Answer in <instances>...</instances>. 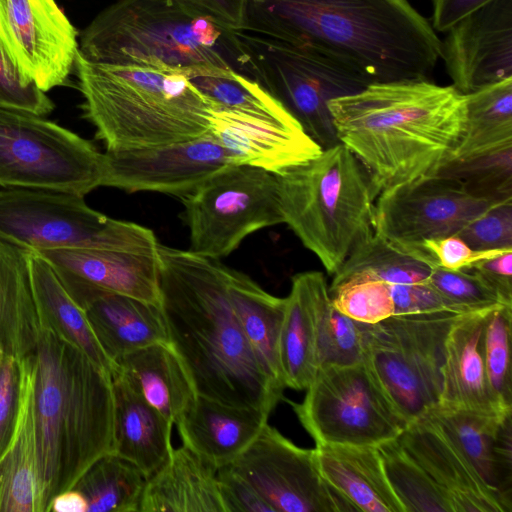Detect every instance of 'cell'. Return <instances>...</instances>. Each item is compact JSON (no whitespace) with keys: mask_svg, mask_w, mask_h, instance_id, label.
I'll return each mask as SVG.
<instances>
[{"mask_svg":"<svg viewBox=\"0 0 512 512\" xmlns=\"http://www.w3.org/2000/svg\"><path fill=\"white\" fill-rule=\"evenodd\" d=\"M225 512H274L254 487L229 466L217 470Z\"/></svg>","mask_w":512,"mask_h":512,"instance_id":"681fc988","label":"cell"},{"mask_svg":"<svg viewBox=\"0 0 512 512\" xmlns=\"http://www.w3.org/2000/svg\"><path fill=\"white\" fill-rule=\"evenodd\" d=\"M24 358L0 355V457L14 436L22 402Z\"/></svg>","mask_w":512,"mask_h":512,"instance_id":"bcb514c9","label":"cell"},{"mask_svg":"<svg viewBox=\"0 0 512 512\" xmlns=\"http://www.w3.org/2000/svg\"><path fill=\"white\" fill-rule=\"evenodd\" d=\"M435 267L424 250L401 248L374 231L353 249L328 288L349 279H375L389 285L424 283Z\"/></svg>","mask_w":512,"mask_h":512,"instance_id":"d590c367","label":"cell"},{"mask_svg":"<svg viewBox=\"0 0 512 512\" xmlns=\"http://www.w3.org/2000/svg\"><path fill=\"white\" fill-rule=\"evenodd\" d=\"M427 282L457 313L480 312L506 305L492 289L466 270L435 267Z\"/></svg>","mask_w":512,"mask_h":512,"instance_id":"ee69618b","label":"cell"},{"mask_svg":"<svg viewBox=\"0 0 512 512\" xmlns=\"http://www.w3.org/2000/svg\"><path fill=\"white\" fill-rule=\"evenodd\" d=\"M83 117L106 151L191 140L210 131L211 102L183 74L87 60L75 67Z\"/></svg>","mask_w":512,"mask_h":512,"instance_id":"8992f818","label":"cell"},{"mask_svg":"<svg viewBox=\"0 0 512 512\" xmlns=\"http://www.w3.org/2000/svg\"><path fill=\"white\" fill-rule=\"evenodd\" d=\"M377 448L389 483L405 512H452L444 495L397 438Z\"/></svg>","mask_w":512,"mask_h":512,"instance_id":"f35d334b","label":"cell"},{"mask_svg":"<svg viewBox=\"0 0 512 512\" xmlns=\"http://www.w3.org/2000/svg\"><path fill=\"white\" fill-rule=\"evenodd\" d=\"M17 427L0 457V512H43L33 415L34 354L24 358Z\"/></svg>","mask_w":512,"mask_h":512,"instance_id":"4dcf8cb0","label":"cell"},{"mask_svg":"<svg viewBox=\"0 0 512 512\" xmlns=\"http://www.w3.org/2000/svg\"><path fill=\"white\" fill-rule=\"evenodd\" d=\"M488 311L463 314L451 327L445 342L437 404L486 414L512 413L499 409L486 377L481 335Z\"/></svg>","mask_w":512,"mask_h":512,"instance_id":"484cf974","label":"cell"},{"mask_svg":"<svg viewBox=\"0 0 512 512\" xmlns=\"http://www.w3.org/2000/svg\"><path fill=\"white\" fill-rule=\"evenodd\" d=\"M316 336L318 369L363 361L361 324L332 305L328 287L318 300Z\"/></svg>","mask_w":512,"mask_h":512,"instance_id":"60d3db41","label":"cell"},{"mask_svg":"<svg viewBox=\"0 0 512 512\" xmlns=\"http://www.w3.org/2000/svg\"><path fill=\"white\" fill-rule=\"evenodd\" d=\"M500 202L476 196L459 179L438 174L380 194L374 231L401 248L423 250L424 241L457 234Z\"/></svg>","mask_w":512,"mask_h":512,"instance_id":"5bb4252c","label":"cell"},{"mask_svg":"<svg viewBox=\"0 0 512 512\" xmlns=\"http://www.w3.org/2000/svg\"><path fill=\"white\" fill-rule=\"evenodd\" d=\"M332 305L347 317L375 324L394 315L390 285L375 279H349L329 289Z\"/></svg>","mask_w":512,"mask_h":512,"instance_id":"7bdbcfd3","label":"cell"},{"mask_svg":"<svg viewBox=\"0 0 512 512\" xmlns=\"http://www.w3.org/2000/svg\"><path fill=\"white\" fill-rule=\"evenodd\" d=\"M0 105L27 110L41 116L54 109V103L46 93L21 76L1 44Z\"/></svg>","mask_w":512,"mask_h":512,"instance_id":"7dc6e473","label":"cell"},{"mask_svg":"<svg viewBox=\"0 0 512 512\" xmlns=\"http://www.w3.org/2000/svg\"><path fill=\"white\" fill-rule=\"evenodd\" d=\"M84 496L75 488L57 494L49 505L48 512H87Z\"/></svg>","mask_w":512,"mask_h":512,"instance_id":"11a10c76","label":"cell"},{"mask_svg":"<svg viewBox=\"0 0 512 512\" xmlns=\"http://www.w3.org/2000/svg\"><path fill=\"white\" fill-rule=\"evenodd\" d=\"M115 364L145 400L174 425L198 395L182 361L169 343L136 349L119 358Z\"/></svg>","mask_w":512,"mask_h":512,"instance_id":"1f68e13d","label":"cell"},{"mask_svg":"<svg viewBox=\"0 0 512 512\" xmlns=\"http://www.w3.org/2000/svg\"><path fill=\"white\" fill-rule=\"evenodd\" d=\"M25 252L41 326L53 330L111 374L116 365L100 346L83 309L45 258L36 252Z\"/></svg>","mask_w":512,"mask_h":512,"instance_id":"836d02e7","label":"cell"},{"mask_svg":"<svg viewBox=\"0 0 512 512\" xmlns=\"http://www.w3.org/2000/svg\"><path fill=\"white\" fill-rule=\"evenodd\" d=\"M199 9L220 24L242 30L246 18L247 0H182Z\"/></svg>","mask_w":512,"mask_h":512,"instance_id":"f5cc1de1","label":"cell"},{"mask_svg":"<svg viewBox=\"0 0 512 512\" xmlns=\"http://www.w3.org/2000/svg\"><path fill=\"white\" fill-rule=\"evenodd\" d=\"M114 453L138 467L147 478L169 457L174 424L148 403L135 385L115 367Z\"/></svg>","mask_w":512,"mask_h":512,"instance_id":"d4e9b609","label":"cell"},{"mask_svg":"<svg viewBox=\"0 0 512 512\" xmlns=\"http://www.w3.org/2000/svg\"><path fill=\"white\" fill-rule=\"evenodd\" d=\"M324 481L355 511L405 512L387 478L377 446H315Z\"/></svg>","mask_w":512,"mask_h":512,"instance_id":"4316f807","label":"cell"},{"mask_svg":"<svg viewBox=\"0 0 512 512\" xmlns=\"http://www.w3.org/2000/svg\"><path fill=\"white\" fill-rule=\"evenodd\" d=\"M211 102L221 109L256 117L289 128L301 123L259 82L233 71L227 75H198L188 78Z\"/></svg>","mask_w":512,"mask_h":512,"instance_id":"74e56055","label":"cell"},{"mask_svg":"<svg viewBox=\"0 0 512 512\" xmlns=\"http://www.w3.org/2000/svg\"><path fill=\"white\" fill-rule=\"evenodd\" d=\"M305 390L290 405L316 446H378L407 426L363 361L319 368Z\"/></svg>","mask_w":512,"mask_h":512,"instance_id":"4fadbf2b","label":"cell"},{"mask_svg":"<svg viewBox=\"0 0 512 512\" xmlns=\"http://www.w3.org/2000/svg\"><path fill=\"white\" fill-rule=\"evenodd\" d=\"M323 273L306 271L292 278L280 339V360L286 388L306 389L318 370L316 319Z\"/></svg>","mask_w":512,"mask_h":512,"instance_id":"f1b7e54d","label":"cell"},{"mask_svg":"<svg viewBox=\"0 0 512 512\" xmlns=\"http://www.w3.org/2000/svg\"><path fill=\"white\" fill-rule=\"evenodd\" d=\"M446 32L441 58L458 91L512 78V0H491Z\"/></svg>","mask_w":512,"mask_h":512,"instance_id":"ac0fdd59","label":"cell"},{"mask_svg":"<svg viewBox=\"0 0 512 512\" xmlns=\"http://www.w3.org/2000/svg\"><path fill=\"white\" fill-rule=\"evenodd\" d=\"M209 125L233 164L277 176L307 163L323 150L304 128H289L231 111L212 109Z\"/></svg>","mask_w":512,"mask_h":512,"instance_id":"ffe728a7","label":"cell"},{"mask_svg":"<svg viewBox=\"0 0 512 512\" xmlns=\"http://www.w3.org/2000/svg\"><path fill=\"white\" fill-rule=\"evenodd\" d=\"M242 30L317 48L371 83L427 79L442 53L408 0H247Z\"/></svg>","mask_w":512,"mask_h":512,"instance_id":"3957f363","label":"cell"},{"mask_svg":"<svg viewBox=\"0 0 512 512\" xmlns=\"http://www.w3.org/2000/svg\"><path fill=\"white\" fill-rule=\"evenodd\" d=\"M270 413L197 395L175 426L182 444L218 470L232 463L258 437Z\"/></svg>","mask_w":512,"mask_h":512,"instance_id":"cb8c5ba5","label":"cell"},{"mask_svg":"<svg viewBox=\"0 0 512 512\" xmlns=\"http://www.w3.org/2000/svg\"><path fill=\"white\" fill-rule=\"evenodd\" d=\"M160 307L169 343L198 395L272 411L283 392L258 364L229 297L226 266L159 243Z\"/></svg>","mask_w":512,"mask_h":512,"instance_id":"6da1fadb","label":"cell"},{"mask_svg":"<svg viewBox=\"0 0 512 512\" xmlns=\"http://www.w3.org/2000/svg\"><path fill=\"white\" fill-rule=\"evenodd\" d=\"M455 235L474 250L512 249V200L494 205Z\"/></svg>","mask_w":512,"mask_h":512,"instance_id":"f6af8a7d","label":"cell"},{"mask_svg":"<svg viewBox=\"0 0 512 512\" xmlns=\"http://www.w3.org/2000/svg\"><path fill=\"white\" fill-rule=\"evenodd\" d=\"M225 512L217 469L185 445L146 481L139 512Z\"/></svg>","mask_w":512,"mask_h":512,"instance_id":"83f0119b","label":"cell"},{"mask_svg":"<svg viewBox=\"0 0 512 512\" xmlns=\"http://www.w3.org/2000/svg\"><path fill=\"white\" fill-rule=\"evenodd\" d=\"M103 186L129 193L151 191L183 199L221 168L233 164L209 131L181 142L106 151Z\"/></svg>","mask_w":512,"mask_h":512,"instance_id":"e0dca14e","label":"cell"},{"mask_svg":"<svg viewBox=\"0 0 512 512\" xmlns=\"http://www.w3.org/2000/svg\"><path fill=\"white\" fill-rule=\"evenodd\" d=\"M477 276L506 305H512V250L464 269Z\"/></svg>","mask_w":512,"mask_h":512,"instance_id":"816d5d0a","label":"cell"},{"mask_svg":"<svg viewBox=\"0 0 512 512\" xmlns=\"http://www.w3.org/2000/svg\"><path fill=\"white\" fill-rule=\"evenodd\" d=\"M277 177L284 223L334 275L374 233L379 194L367 169L337 142Z\"/></svg>","mask_w":512,"mask_h":512,"instance_id":"52a82bcc","label":"cell"},{"mask_svg":"<svg viewBox=\"0 0 512 512\" xmlns=\"http://www.w3.org/2000/svg\"><path fill=\"white\" fill-rule=\"evenodd\" d=\"M189 250L216 259L251 233L284 223L277 175L249 165H227L181 199Z\"/></svg>","mask_w":512,"mask_h":512,"instance_id":"7c38bea8","label":"cell"},{"mask_svg":"<svg viewBox=\"0 0 512 512\" xmlns=\"http://www.w3.org/2000/svg\"><path fill=\"white\" fill-rule=\"evenodd\" d=\"M512 305L487 312L481 335L484 368L491 394L504 413L512 412Z\"/></svg>","mask_w":512,"mask_h":512,"instance_id":"ab89813d","label":"cell"},{"mask_svg":"<svg viewBox=\"0 0 512 512\" xmlns=\"http://www.w3.org/2000/svg\"><path fill=\"white\" fill-rule=\"evenodd\" d=\"M422 249L432 258L436 267L450 271L464 270L476 262L512 250H474L457 235L426 240Z\"/></svg>","mask_w":512,"mask_h":512,"instance_id":"c3c4849f","label":"cell"},{"mask_svg":"<svg viewBox=\"0 0 512 512\" xmlns=\"http://www.w3.org/2000/svg\"><path fill=\"white\" fill-rule=\"evenodd\" d=\"M0 240L25 251L106 249L157 253L152 230L110 218L83 196L49 189L0 188Z\"/></svg>","mask_w":512,"mask_h":512,"instance_id":"ba28073f","label":"cell"},{"mask_svg":"<svg viewBox=\"0 0 512 512\" xmlns=\"http://www.w3.org/2000/svg\"><path fill=\"white\" fill-rule=\"evenodd\" d=\"M449 502L452 512H511L449 438L425 415L410 422L397 437Z\"/></svg>","mask_w":512,"mask_h":512,"instance_id":"d6986e66","label":"cell"},{"mask_svg":"<svg viewBox=\"0 0 512 512\" xmlns=\"http://www.w3.org/2000/svg\"><path fill=\"white\" fill-rule=\"evenodd\" d=\"M253 78L274 96L321 147L338 142L328 102L356 93L371 82L362 74L309 45L236 30Z\"/></svg>","mask_w":512,"mask_h":512,"instance_id":"30bf717a","label":"cell"},{"mask_svg":"<svg viewBox=\"0 0 512 512\" xmlns=\"http://www.w3.org/2000/svg\"><path fill=\"white\" fill-rule=\"evenodd\" d=\"M147 476L134 464L108 453L96 460L73 488L86 499L87 512H139Z\"/></svg>","mask_w":512,"mask_h":512,"instance_id":"8d00e7d4","label":"cell"},{"mask_svg":"<svg viewBox=\"0 0 512 512\" xmlns=\"http://www.w3.org/2000/svg\"><path fill=\"white\" fill-rule=\"evenodd\" d=\"M461 315L442 310L360 323L363 363L407 425L439 402L445 342Z\"/></svg>","mask_w":512,"mask_h":512,"instance_id":"9c48e42d","label":"cell"},{"mask_svg":"<svg viewBox=\"0 0 512 512\" xmlns=\"http://www.w3.org/2000/svg\"><path fill=\"white\" fill-rule=\"evenodd\" d=\"M390 289L394 315L442 310L455 312L428 282L390 285Z\"/></svg>","mask_w":512,"mask_h":512,"instance_id":"f907efd6","label":"cell"},{"mask_svg":"<svg viewBox=\"0 0 512 512\" xmlns=\"http://www.w3.org/2000/svg\"><path fill=\"white\" fill-rule=\"evenodd\" d=\"M79 53L95 63L142 66L187 78L233 71L253 78L236 30L182 0H118L82 31Z\"/></svg>","mask_w":512,"mask_h":512,"instance_id":"5b68a950","label":"cell"},{"mask_svg":"<svg viewBox=\"0 0 512 512\" xmlns=\"http://www.w3.org/2000/svg\"><path fill=\"white\" fill-rule=\"evenodd\" d=\"M226 276L229 297L246 340L265 375L283 392L280 339L286 299L268 293L248 275L227 266Z\"/></svg>","mask_w":512,"mask_h":512,"instance_id":"f546056e","label":"cell"},{"mask_svg":"<svg viewBox=\"0 0 512 512\" xmlns=\"http://www.w3.org/2000/svg\"><path fill=\"white\" fill-rule=\"evenodd\" d=\"M68 292L83 309L100 346L114 364L136 349L169 343L160 305L97 289Z\"/></svg>","mask_w":512,"mask_h":512,"instance_id":"7402d4cb","label":"cell"},{"mask_svg":"<svg viewBox=\"0 0 512 512\" xmlns=\"http://www.w3.org/2000/svg\"><path fill=\"white\" fill-rule=\"evenodd\" d=\"M491 0H432V27L446 32L457 22Z\"/></svg>","mask_w":512,"mask_h":512,"instance_id":"db71d44e","label":"cell"},{"mask_svg":"<svg viewBox=\"0 0 512 512\" xmlns=\"http://www.w3.org/2000/svg\"><path fill=\"white\" fill-rule=\"evenodd\" d=\"M36 253L50 263L68 291L104 290L160 305L158 252L53 249Z\"/></svg>","mask_w":512,"mask_h":512,"instance_id":"44dd1931","label":"cell"},{"mask_svg":"<svg viewBox=\"0 0 512 512\" xmlns=\"http://www.w3.org/2000/svg\"><path fill=\"white\" fill-rule=\"evenodd\" d=\"M227 466L247 480L274 512L355 511L322 478L314 449L295 445L268 423Z\"/></svg>","mask_w":512,"mask_h":512,"instance_id":"9a60e30c","label":"cell"},{"mask_svg":"<svg viewBox=\"0 0 512 512\" xmlns=\"http://www.w3.org/2000/svg\"><path fill=\"white\" fill-rule=\"evenodd\" d=\"M423 415L435 422L468 458L483 480L511 501V418L436 404Z\"/></svg>","mask_w":512,"mask_h":512,"instance_id":"603a6c76","label":"cell"},{"mask_svg":"<svg viewBox=\"0 0 512 512\" xmlns=\"http://www.w3.org/2000/svg\"><path fill=\"white\" fill-rule=\"evenodd\" d=\"M77 36L54 0H0V44L21 76L45 93L67 85Z\"/></svg>","mask_w":512,"mask_h":512,"instance_id":"2e32d148","label":"cell"},{"mask_svg":"<svg viewBox=\"0 0 512 512\" xmlns=\"http://www.w3.org/2000/svg\"><path fill=\"white\" fill-rule=\"evenodd\" d=\"M40 332L26 252L0 240V355L34 354Z\"/></svg>","mask_w":512,"mask_h":512,"instance_id":"d6a6232c","label":"cell"},{"mask_svg":"<svg viewBox=\"0 0 512 512\" xmlns=\"http://www.w3.org/2000/svg\"><path fill=\"white\" fill-rule=\"evenodd\" d=\"M105 154L36 113L0 105V188L85 196L103 186Z\"/></svg>","mask_w":512,"mask_h":512,"instance_id":"8fae6325","label":"cell"},{"mask_svg":"<svg viewBox=\"0 0 512 512\" xmlns=\"http://www.w3.org/2000/svg\"><path fill=\"white\" fill-rule=\"evenodd\" d=\"M439 174L459 179L476 196L512 200V147L469 160L451 161Z\"/></svg>","mask_w":512,"mask_h":512,"instance_id":"b9f144b4","label":"cell"},{"mask_svg":"<svg viewBox=\"0 0 512 512\" xmlns=\"http://www.w3.org/2000/svg\"><path fill=\"white\" fill-rule=\"evenodd\" d=\"M328 110L338 142L364 165L380 195L438 175L452 161L466 95L427 79L372 82L331 99Z\"/></svg>","mask_w":512,"mask_h":512,"instance_id":"7a4b0ae2","label":"cell"},{"mask_svg":"<svg viewBox=\"0 0 512 512\" xmlns=\"http://www.w3.org/2000/svg\"><path fill=\"white\" fill-rule=\"evenodd\" d=\"M465 95V128L452 161L512 147V78Z\"/></svg>","mask_w":512,"mask_h":512,"instance_id":"e575fe53","label":"cell"},{"mask_svg":"<svg viewBox=\"0 0 512 512\" xmlns=\"http://www.w3.org/2000/svg\"><path fill=\"white\" fill-rule=\"evenodd\" d=\"M33 415L43 512L100 457L114 453L111 374L41 326L34 353Z\"/></svg>","mask_w":512,"mask_h":512,"instance_id":"277c9868","label":"cell"}]
</instances>
